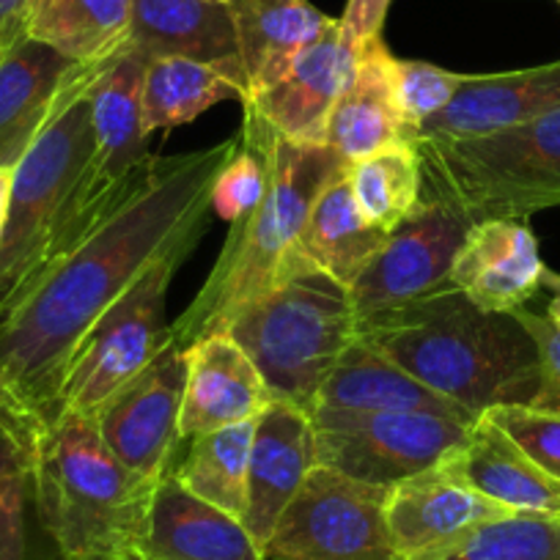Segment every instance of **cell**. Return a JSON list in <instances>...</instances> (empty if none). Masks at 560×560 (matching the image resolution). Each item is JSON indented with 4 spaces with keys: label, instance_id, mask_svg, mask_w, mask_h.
I'll list each match as a JSON object with an SVG mask.
<instances>
[{
    "label": "cell",
    "instance_id": "20",
    "mask_svg": "<svg viewBox=\"0 0 560 560\" xmlns=\"http://www.w3.org/2000/svg\"><path fill=\"white\" fill-rule=\"evenodd\" d=\"M83 67L36 39L0 52V168H18Z\"/></svg>",
    "mask_w": 560,
    "mask_h": 560
},
{
    "label": "cell",
    "instance_id": "34",
    "mask_svg": "<svg viewBox=\"0 0 560 560\" xmlns=\"http://www.w3.org/2000/svg\"><path fill=\"white\" fill-rule=\"evenodd\" d=\"M483 415L503 429L544 472L560 481V412L530 404H503Z\"/></svg>",
    "mask_w": 560,
    "mask_h": 560
},
{
    "label": "cell",
    "instance_id": "16",
    "mask_svg": "<svg viewBox=\"0 0 560 560\" xmlns=\"http://www.w3.org/2000/svg\"><path fill=\"white\" fill-rule=\"evenodd\" d=\"M319 465L314 420L292 401L272 398L256 418L247 462V509L242 525L264 549L280 514Z\"/></svg>",
    "mask_w": 560,
    "mask_h": 560
},
{
    "label": "cell",
    "instance_id": "37",
    "mask_svg": "<svg viewBox=\"0 0 560 560\" xmlns=\"http://www.w3.org/2000/svg\"><path fill=\"white\" fill-rule=\"evenodd\" d=\"M28 470L0 478V560H25V494Z\"/></svg>",
    "mask_w": 560,
    "mask_h": 560
},
{
    "label": "cell",
    "instance_id": "39",
    "mask_svg": "<svg viewBox=\"0 0 560 560\" xmlns=\"http://www.w3.org/2000/svg\"><path fill=\"white\" fill-rule=\"evenodd\" d=\"M31 440H34V432L14 420H0V478L28 470Z\"/></svg>",
    "mask_w": 560,
    "mask_h": 560
},
{
    "label": "cell",
    "instance_id": "5",
    "mask_svg": "<svg viewBox=\"0 0 560 560\" xmlns=\"http://www.w3.org/2000/svg\"><path fill=\"white\" fill-rule=\"evenodd\" d=\"M102 63L80 69L47 127L14 168L7 223L0 231V314L50 264L89 236L80 225L78 190L94 152L89 85Z\"/></svg>",
    "mask_w": 560,
    "mask_h": 560
},
{
    "label": "cell",
    "instance_id": "19",
    "mask_svg": "<svg viewBox=\"0 0 560 560\" xmlns=\"http://www.w3.org/2000/svg\"><path fill=\"white\" fill-rule=\"evenodd\" d=\"M560 107V61L500 74H465L451 105L418 138H476L533 121Z\"/></svg>",
    "mask_w": 560,
    "mask_h": 560
},
{
    "label": "cell",
    "instance_id": "23",
    "mask_svg": "<svg viewBox=\"0 0 560 560\" xmlns=\"http://www.w3.org/2000/svg\"><path fill=\"white\" fill-rule=\"evenodd\" d=\"M398 143H415V129L398 107L390 50L376 39L358 50L352 83L327 121L325 147L343 163H358Z\"/></svg>",
    "mask_w": 560,
    "mask_h": 560
},
{
    "label": "cell",
    "instance_id": "41",
    "mask_svg": "<svg viewBox=\"0 0 560 560\" xmlns=\"http://www.w3.org/2000/svg\"><path fill=\"white\" fill-rule=\"evenodd\" d=\"M541 287L549 289V303H547V319L552 322L555 327L560 330V272H552V269H544V280H541Z\"/></svg>",
    "mask_w": 560,
    "mask_h": 560
},
{
    "label": "cell",
    "instance_id": "8",
    "mask_svg": "<svg viewBox=\"0 0 560 560\" xmlns=\"http://www.w3.org/2000/svg\"><path fill=\"white\" fill-rule=\"evenodd\" d=\"M203 229L207 225H198L176 240L135 280V287L124 298H118L105 311V316L85 332L63 376L56 415L94 418L105 407L107 398L116 396L168 347L174 336L165 322V298H168L176 269L198 245Z\"/></svg>",
    "mask_w": 560,
    "mask_h": 560
},
{
    "label": "cell",
    "instance_id": "29",
    "mask_svg": "<svg viewBox=\"0 0 560 560\" xmlns=\"http://www.w3.org/2000/svg\"><path fill=\"white\" fill-rule=\"evenodd\" d=\"M132 0H31L28 39L78 63H102L127 47Z\"/></svg>",
    "mask_w": 560,
    "mask_h": 560
},
{
    "label": "cell",
    "instance_id": "32",
    "mask_svg": "<svg viewBox=\"0 0 560 560\" xmlns=\"http://www.w3.org/2000/svg\"><path fill=\"white\" fill-rule=\"evenodd\" d=\"M440 560H560V514H511L487 522Z\"/></svg>",
    "mask_w": 560,
    "mask_h": 560
},
{
    "label": "cell",
    "instance_id": "12",
    "mask_svg": "<svg viewBox=\"0 0 560 560\" xmlns=\"http://www.w3.org/2000/svg\"><path fill=\"white\" fill-rule=\"evenodd\" d=\"M185 376V347L171 338L168 347L94 415L113 456L154 483L174 470V454L182 443Z\"/></svg>",
    "mask_w": 560,
    "mask_h": 560
},
{
    "label": "cell",
    "instance_id": "22",
    "mask_svg": "<svg viewBox=\"0 0 560 560\" xmlns=\"http://www.w3.org/2000/svg\"><path fill=\"white\" fill-rule=\"evenodd\" d=\"M225 7L247 85L245 105L272 89L332 25V18L308 0H225Z\"/></svg>",
    "mask_w": 560,
    "mask_h": 560
},
{
    "label": "cell",
    "instance_id": "6",
    "mask_svg": "<svg viewBox=\"0 0 560 560\" xmlns=\"http://www.w3.org/2000/svg\"><path fill=\"white\" fill-rule=\"evenodd\" d=\"M247 352L275 398L314 412L316 396L358 338L349 289L322 272L300 245L272 287L225 327Z\"/></svg>",
    "mask_w": 560,
    "mask_h": 560
},
{
    "label": "cell",
    "instance_id": "40",
    "mask_svg": "<svg viewBox=\"0 0 560 560\" xmlns=\"http://www.w3.org/2000/svg\"><path fill=\"white\" fill-rule=\"evenodd\" d=\"M31 0H0V52L28 39Z\"/></svg>",
    "mask_w": 560,
    "mask_h": 560
},
{
    "label": "cell",
    "instance_id": "33",
    "mask_svg": "<svg viewBox=\"0 0 560 560\" xmlns=\"http://www.w3.org/2000/svg\"><path fill=\"white\" fill-rule=\"evenodd\" d=\"M465 83V74L448 72L427 61H401L393 58V85H396V100L401 107V116L409 127L418 129L443 113L456 96V91Z\"/></svg>",
    "mask_w": 560,
    "mask_h": 560
},
{
    "label": "cell",
    "instance_id": "25",
    "mask_svg": "<svg viewBox=\"0 0 560 560\" xmlns=\"http://www.w3.org/2000/svg\"><path fill=\"white\" fill-rule=\"evenodd\" d=\"M127 47L147 61H236V34L225 0H132Z\"/></svg>",
    "mask_w": 560,
    "mask_h": 560
},
{
    "label": "cell",
    "instance_id": "30",
    "mask_svg": "<svg viewBox=\"0 0 560 560\" xmlns=\"http://www.w3.org/2000/svg\"><path fill=\"white\" fill-rule=\"evenodd\" d=\"M256 420H242L234 427L192 438L185 462L174 467L182 487L207 503L242 520L247 509V462Z\"/></svg>",
    "mask_w": 560,
    "mask_h": 560
},
{
    "label": "cell",
    "instance_id": "26",
    "mask_svg": "<svg viewBox=\"0 0 560 560\" xmlns=\"http://www.w3.org/2000/svg\"><path fill=\"white\" fill-rule=\"evenodd\" d=\"M462 478L516 514H560V481L544 472L487 415L454 451Z\"/></svg>",
    "mask_w": 560,
    "mask_h": 560
},
{
    "label": "cell",
    "instance_id": "38",
    "mask_svg": "<svg viewBox=\"0 0 560 560\" xmlns=\"http://www.w3.org/2000/svg\"><path fill=\"white\" fill-rule=\"evenodd\" d=\"M390 3L393 0H347L341 28L347 31V36L358 50H363L371 42L382 39V28H385Z\"/></svg>",
    "mask_w": 560,
    "mask_h": 560
},
{
    "label": "cell",
    "instance_id": "44",
    "mask_svg": "<svg viewBox=\"0 0 560 560\" xmlns=\"http://www.w3.org/2000/svg\"><path fill=\"white\" fill-rule=\"evenodd\" d=\"M558 3H560V0H558Z\"/></svg>",
    "mask_w": 560,
    "mask_h": 560
},
{
    "label": "cell",
    "instance_id": "11",
    "mask_svg": "<svg viewBox=\"0 0 560 560\" xmlns=\"http://www.w3.org/2000/svg\"><path fill=\"white\" fill-rule=\"evenodd\" d=\"M149 61L129 47L107 58L91 78L94 152L78 190V214L85 234L113 212L140 168L152 158L143 129V80Z\"/></svg>",
    "mask_w": 560,
    "mask_h": 560
},
{
    "label": "cell",
    "instance_id": "27",
    "mask_svg": "<svg viewBox=\"0 0 560 560\" xmlns=\"http://www.w3.org/2000/svg\"><path fill=\"white\" fill-rule=\"evenodd\" d=\"M347 168L343 165L316 196L298 245L322 272L343 289H352L390 234L369 223L349 185Z\"/></svg>",
    "mask_w": 560,
    "mask_h": 560
},
{
    "label": "cell",
    "instance_id": "3",
    "mask_svg": "<svg viewBox=\"0 0 560 560\" xmlns=\"http://www.w3.org/2000/svg\"><path fill=\"white\" fill-rule=\"evenodd\" d=\"M28 478L63 560H143L154 489L113 456L85 415H56L31 440Z\"/></svg>",
    "mask_w": 560,
    "mask_h": 560
},
{
    "label": "cell",
    "instance_id": "31",
    "mask_svg": "<svg viewBox=\"0 0 560 560\" xmlns=\"http://www.w3.org/2000/svg\"><path fill=\"white\" fill-rule=\"evenodd\" d=\"M349 185L360 209L382 231H396L412 218L420 198V154L415 143L382 149L369 158L349 163Z\"/></svg>",
    "mask_w": 560,
    "mask_h": 560
},
{
    "label": "cell",
    "instance_id": "28",
    "mask_svg": "<svg viewBox=\"0 0 560 560\" xmlns=\"http://www.w3.org/2000/svg\"><path fill=\"white\" fill-rule=\"evenodd\" d=\"M225 100L245 105L247 85L240 58L223 63L158 58L143 80V129L147 135L192 121Z\"/></svg>",
    "mask_w": 560,
    "mask_h": 560
},
{
    "label": "cell",
    "instance_id": "24",
    "mask_svg": "<svg viewBox=\"0 0 560 560\" xmlns=\"http://www.w3.org/2000/svg\"><path fill=\"white\" fill-rule=\"evenodd\" d=\"M434 412L445 418L476 423L470 415L445 396L434 393L423 382L409 376L401 365L371 347L365 338H354L352 347L341 354L336 369L316 396L314 412L374 415V412Z\"/></svg>",
    "mask_w": 560,
    "mask_h": 560
},
{
    "label": "cell",
    "instance_id": "14",
    "mask_svg": "<svg viewBox=\"0 0 560 560\" xmlns=\"http://www.w3.org/2000/svg\"><path fill=\"white\" fill-rule=\"evenodd\" d=\"M454 451L387 492V530L398 560H440L487 522L516 514L462 478Z\"/></svg>",
    "mask_w": 560,
    "mask_h": 560
},
{
    "label": "cell",
    "instance_id": "2",
    "mask_svg": "<svg viewBox=\"0 0 560 560\" xmlns=\"http://www.w3.org/2000/svg\"><path fill=\"white\" fill-rule=\"evenodd\" d=\"M358 336L472 420L533 404L538 349L514 314H487L454 283L404 308L358 322Z\"/></svg>",
    "mask_w": 560,
    "mask_h": 560
},
{
    "label": "cell",
    "instance_id": "17",
    "mask_svg": "<svg viewBox=\"0 0 560 560\" xmlns=\"http://www.w3.org/2000/svg\"><path fill=\"white\" fill-rule=\"evenodd\" d=\"M187 376L182 398V440L256 420L272 401V390L231 332H209L185 349Z\"/></svg>",
    "mask_w": 560,
    "mask_h": 560
},
{
    "label": "cell",
    "instance_id": "35",
    "mask_svg": "<svg viewBox=\"0 0 560 560\" xmlns=\"http://www.w3.org/2000/svg\"><path fill=\"white\" fill-rule=\"evenodd\" d=\"M267 185V160H264V154L258 149L247 147L240 138V149H236L234 158L223 165V171L214 179L209 209L218 218H223L225 223H236V220L247 218L261 203Z\"/></svg>",
    "mask_w": 560,
    "mask_h": 560
},
{
    "label": "cell",
    "instance_id": "1",
    "mask_svg": "<svg viewBox=\"0 0 560 560\" xmlns=\"http://www.w3.org/2000/svg\"><path fill=\"white\" fill-rule=\"evenodd\" d=\"M236 138L149 158L113 212L0 314V385L31 429L56 415L85 332L176 240L207 225L212 187Z\"/></svg>",
    "mask_w": 560,
    "mask_h": 560
},
{
    "label": "cell",
    "instance_id": "7",
    "mask_svg": "<svg viewBox=\"0 0 560 560\" xmlns=\"http://www.w3.org/2000/svg\"><path fill=\"white\" fill-rule=\"evenodd\" d=\"M415 147L420 198L465 223L525 220L560 207V107L500 132L420 138Z\"/></svg>",
    "mask_w": 560,
    "mask_h": 560
},
{
    "label": "cell",
    "instance_id": "42",
    "mask_svg": "<svg viewBox=\"0 0 560 560\" xmlns=\"http://www.w3.org/2000/svg\"><path fill=\"white\" fill-rule=\"evenodd\" d=\"M12 174L14 171L0 168V231H3V223H7L9 198H12Z\"/></svg>",
    "mask_w": 560,
    "mask_h": 560
},
{
    "label": "cell",
    "instance_id": "18",
    "mask_svg": "<svg viewBox=\"0 0 560 560\" xmlns=\"http://www.w3.org/2000/svg\"><path fill=\"white\" fill-rule=\"evenodd\" d=\"M544 269L525 220H483L467 231L451 283L487 314H514L538 294Z\"/></svg>",
    "mask_w": 560,
    "mask_h": 560
},
{
    "label": "cell",
    "instance_id": "4",
    "mask_svg": "<svg viewBox=\"0 0 560 560\" xmlns=\"http://www.w3.org/2000/svg\"><path fill=\"white\" fill-rule=\"evenodd\" d=\"M242 143L264 154L269 185L261 203L247 218L231 223L229 242L207 283L171 325V336L185 349L209 332L225 330L247 303L272 287L289 253L298 247L316 196L349 165L325 143L283 140L247 118Z\"/></svg>",
    "mask_w": 560,
    "mask_h": 560
},
{
    "label": "cell",
    "instance_id": "13",
    "mask_svg": "<svg viewBox=\"0 0 560 560\" xmlns=\"http://www.w3.org/2000/svg\"><path fill=\"white\" fill-rule=\"evenodd\" d=\"M470 229L451 209L420 203L412 218L390 231L374 261L349 289L358 322L412 305L448 287L456 253Z\"/></svg>",
    "mask_w": 560,
    "mask_h": 560
},
{
    "label": "cell",
    "instance_id": "10",
    "mask_svg": "<svg viewBox=\"0 0 560 560\" xmlns=\"http://www.w3.org/2000/svg\"><path fill=\"white\" fill-rule=\"evenodd\" d=\"M319 465L358 481L393 487L440 465L470 434L472 423L434 412L311 415Z\"/></svg>",
    "mask_w": 560,
    "mask_h": 560
},
{
    "label": "cell",
    "instance_id": "43",
    "mask_svg": "<svg viewBox=\"0 0 560 560\" xmlns=\"http://www.w3.org/2000/svg\"><path fill=\"white\" fill-rule=\"evenodd\" d=\"M0 420H14V423H20V427L28 429V432H34V429H31L28 423H25V420L20 418L18 407H14L12 396H9L7 387H3V385H0Z\"/></svg>",
    "mask_w": 560,
    "mask_h": 560
},
{
    "label": "cell",
    "instance_id": "15",
    "mask_svg": "<svg viewBox=\"0 0 560 560\" xmlns=\"http://www.w3.org/2000/svg\"><path fill=\"white\" fill-rule=\"evenodd\" d=\"M358 69V47L332 20L330 28L283 78L245 105L247 121L294 143H325V129Z\"/></svg>",
    "mask_w": 560,
    "mask_h": 560
},
{
    "label": "cell",
    "instance_id": "36",
    "mask_svg": "<svg viewBox=\"0 0 560 560\" xmlns=\"http://www.w3.org/2000/svg\"><path fill=\"white\" fill-rule=\"evenodd\" d=\"M514 316L530 332L538 349V393L530 407L560 412V330L547 316L527 308L514 311Z\"/></svg>",
    "mask_w": 560,
    "mask_h": 560
},
{
    "label": "cell",
    "instance_id": "21",
    "mask_svg": "<svg viewBox=\"0 0 560 560\" xmlns=\"http://www.w3.org/2000/svg\"><path fill=\"white\" fill-rule=\"evenodd\" d=\"M143 560H264L242 520L182 487L174 470L154 489Z\"/></svg>",
    "mask_w": 560,
    "mask_h": 560
},
{
    "label": "cell",
    "instance_id": "9",
    "mask_svg": "<svg viewBox=\"0 0 560 560\" xmlns=\"http://www.w3.org/2000/svg\"><path fill=\"white\" fill-rule=\"evenodd\" d=\"M387 492L316 465L264 544V560H398Z\"/></svg>",
    "mask_w": 560,
    "mask_h": 560
}]
</instances>
